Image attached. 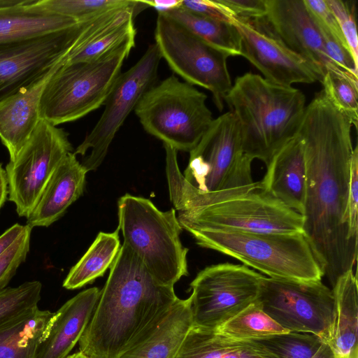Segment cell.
I'll return each instance as SVG.
<instances>
[{
  "label": "cell",
  "mask_w": 358,
  "mask_h": 358,
  "mask_svg": "<svg viewBox=\"0 0 358 358\" xmlns=\"http://www.w3.org/2000/svg\"><path fill=\"white\" fill-rule=\"evenodd\" d=\"M232 24L241 37V56L265 79L283 86L321 82L315 68L278 37L266 17L249 21L234 18Z\"/></svg>",
  "instance_id": "2e32d148"
},
{
  "label": "cell",
  "mask_w": 358,
  "mask_h": 358,
  "mask_svg": "<svg viewBox=\"0 0 358 358\" xmlns=\"http://www.w3.org/2000/svg\"><path fill=\"white\" fill-rule=\"evenodd\" d=\"M129 0H40V3L56 13L78 22L89 20L110 9L127 3Z\"/></svg>",
  "instance_id": "d6a6232c"
},
{
  "label": "cell",
  "mask_w": 358,
  "mask_h": 358,
  "mask_svg": "<svg viewBox=\"0 0 358 358\" xmlns=\"http://www.w3.org/2000/svg\"><path fill=\"white\" fill-rule=\"evenodd\" d=\"M227 7L234 18L255 20L266 17V0H219Z\"/></svg>",
  "instance_id": "f35d334b"
},
{
  "label": "cell",
  "mask_w": 358,
  "mask_h": 358,
  "mask_svg": "<svg viewBox=\"0 0 358 358\" xmlns=\"http://www.w3.org/2000/svg\"><path fill=\"white\" fill-rule=\"evenodd\" d=\"M358 149L354 148L350 168L348 219L350 236L358 240Z\"/></svg>",
  "instance_id": "8d00e7d4"
},
{
  "label": "cell",
  "mask_w": 358,
  "mask_h": 358,
  "mask_svg": "<svg viewBox=\"0 0 358 358\" xmlns=\"http://www.w3.org/2000/svg\"><path fill=\"white\" fill-rule=\"evenodd\" d=\"M315 358H335L331 348L328 345L317 357Z\"/></svg>",
  "instance_id": "ee69618b"
},
{
  "label": "cell",
  "mask_w": 358,
  "mask_h": 358,
  "mask_svg": "<svg viewBox=\"0 0 358 358\" xmlns=\"http://www.w3.org/2000/svg\"><path fill=\"white\" fill-rule=\"evenodd\" d=\"M124 244L78 344L90 358H119L178 300Z\"/></svg>",
  "instance_id": "7a4b0ae2"
},
{
  "label": "cell",
  "mask_w": 358,
  "mask_h": 358,
  "mask_svg": "<svg viewBox=\"0 0 358 358\" xmlns=\"http://www.w3.org/2000/svg\"><path fill=\"white\" fill-rule=\"evenodd\" d=\"M161 59L156 44H151L140 59L117 78L103 103V113L73 152L85 155L90 151L82 163L87 172L101 165L124 120L143 94L154 85Z\"/></svg>",
  "instance_id": "4fadbf2b"
},
{
  "label": "cell",
  "mask_w": 358,
  "mask_h": 358,
  "mask_svg": "<svg viewBox=\"0 0 358 358\" xmlns=\"http://www.w3.org/2000/svg\"><path fill=\"white\" fill-rule=\"evenodd\" d=\"M332 291L335 311L329 346L335 358H358V289L353 270L340 276Z\"/></svg>",
  "instance_id": "cb8c5ba5"
},
{
  "label": "cell",
  "mask_w": 358,
  "mask_h": 358,
  "mask_svg": "<svg viewBox=\"0 0 358 358\" xmlns=\"http://www.w3.org/2000/svg\"><path fill=\"white\" fill-rule=\"evenodd\" d=\"M41 289V283L34 280L0 289V327L38 308Z\"/></svg>",
  "instance_id": "1f68e13d"
},
{
  "label": "cell",
  "mask_w": 358,
  "mask_h": 358,
  "mask_svg": "<svg viewBox=\"0 0 358 358\" xmlns=\"http://www.w3.org/2000/svg\"><path fill=\"white\" fill-rule=\"evenodd\" d=\"M134 45L135 38H130L95 59L62 62L42 90L41 119L57 126L80 119L103 105Z\"/></svg>",
  "instance_id": "8992f818"
},
{
  "label": "cell",
  "mask_w": 358,
  "mask_h": 358,
  "mask_svg": "<svg viewBox=\"0 0 358 358\" xmlns=\"http://www.w3.org/2000/svg\"><path fill=\"white\" fill-rule=\"evenodd\" d=\"M162 13L229 57L241 56V37L233 24L197 15L181 6Z\"/></svg>",
  "instance_id": "83f0119b"
},
{
  "label": "cell",
  "mask_w": 358,
  "mask_h": 358,
  "mask_svg": "<svg viewBox=\"0 0 358 358\" xmlns=\"http://www.w3.org/2000/svg\"><path fill=\"white\" fill-rule=\"evenodd\" d=\"M155 44L170 69L185 82L208 90L219 110L232 83L227 55L210 46L181 24L158 13Z\"/></svg>",
  "instance_id": "8fae6325"
},
{
  "label": "cell",
  "mask_w": 358,
  "mask_h": 358,
  "mask_svg": "<svg viewBox=\"0 0 358 358\" xmlns=\"http://www.w3.org/2000/svg\"><path fill=\"white\" fill-rule=\"evenodd\" d=\"M118 230L126 245L159 281L174 285L188 275L176 210H159L149 199L126 194L117 202Z\"/></svg>",
  "instance_id": "52a82bcc"
},
{
  "label": "cell",
  "mask_w": 358,
  "mask_h": 358,
  "mask_svg": "<svg viewBox=\"0 0 358 358\" xmlns=\"http://www.w3.org/2000/svg\"><path fill=\"white\" fill-rule=\"evenodd\" d=\"M175 358H277L255 341L235 340L192 327Z\"/></svg>",
  "instance_id": "484cf974"
},
{
  "label": "cell",
  "mask_w": 358,
  "mask_h": 358,
  "mask_svg": "<svg viewBox=\"0 0 358 358\" xmlns=\"http://www.w3.org/2000/svg\"><path fill=\"white\" fill-rule=\"evenodd\" d=\"M252 341L277 358H315L329 345L315 335L293 331Z\"/></svg>",
  "instance_id": "4dcf8cb0"
},
{
  "label": "cell",
  "mask_w": 358,
  "mask_h": 358,
  "mask_svg": "<svg viewBox=\"0 0 358 358\" xmlns=\"http://www.w3.org/2000/svg\"><path fill=\"white\" fill-rule=\"evenodd\" d=\"M73 150L68 134L41 119L30 138L6 167L9 201L20 217H28L52 173Z\"/></svg>",
  "instance_id": "5bb4252c"
},
{
  "label": "cell",
  "mask_w": 358,
  "mask_h": 358,
  "mask_svg": "<svg viewBox=\"0 0 358 358\" xmlns=\"http://www.w3.org/2000/svg\"><path fill=\"white\" fill-rule=\"evenodd\" d=\"M101 290L85 289L56 311L55 322L36 358H66L79 342L97 305Z\"/></svg>",
  "instance_id": "ffe728a7"
},
{
  "label": "cell",
  "mask_w": 358,
  "mask_h": 358,
  "mask_svg": "<svg viewBox=\"0 0 358 358\" xmlns=\"http://www.w3.org/2000/svg\"><path fill=\"white\" fill-rule=\"evenodd\" d=\"M56 312L36 308L0 327V358H36Z\"/></svg>",
  "instance_id": "d4e9b609"
},
{
  "label": "cell",
  "mask_w": 358,
  "mask_h": 358,
  "mask_svg": "<svg viewBox=\"0 0 358 358\" xmlns=\"http://www.w3.org/2000/svg\"><path fill=\"white\" fill-rule=\"evenodd\" d=\"M188 229H221L260 234L303 233V216L261 189L206 206L178 212Z\"/></svg>",
  "instance_id": "9c48e42d"
},
{
  "label": "cell",
  "mask_w": 358,
  "mask_h": 358,
  "mask_svg": "<svg viewBox=\"0 0 358 358\" xmlns=\"http://www.w3.org/2000/svg\"><path fill=\"white\" fill-rule=\"evenodd\" d=\"M40 0L0 9V43L35 38L71 27L80 22L45 8Z\"/></svg>",
  "instance_id": "603a6c76"
},
{
  "label": "cell",
  "mask_w": 358,
  "mask_h": 358,
  "mask_svg": "<svg viewBox=\"0 0 358 358\" xmlns=\"http://www.w3.org/2000/svg\"><path fill=\"white\" fill-rule=\"evenodd\" d=\"M150 7L155 8L158 13H164L180 6L181 0L178 1H144Z\"/></svg>",
  "instance_id": "60d3db41"
},
{
  "label": "cell",
  "mask_w": 358,
  "mask_h": 358,
  "mask_svg": "<svg viewBox=\"0 0 358 358\" xmlns=\"http://www.w3.org/2000/svg\"><path fill=\"white\" fill-rule=\"evenodd\" d=\"M25 225L15 224L0 236V257L19 238Z\"/></svg>",
  "instance_id": "ab89813d"
},
{
  "label": "cell",
  "mask_w": 358,
  "mask_h": 358,
  "mask_svg": "<svg viewBox=\"0 0 358 358\" xmlns=\"http://www.w3.org/2000/svg\"><path fill=\"white\" fill-rule=\"evenodd\" d=\"M323 91L332 104L357 128L358 76L339 68L333 63L326 67L321 80Z\"/></svg>",
  "instance_id": "f546056e"
},
{
  "label": "cell",
  "mask_w": 358,
  "mask_h": 358,
  "mask_svg": "<svg viewBox=\"0 0 358 358\" xmlns=\"http://www.w3.org/2000/svg\"><path fill=\"white\" fill-rule=\"evenodd\" d=\"M49 76L0 105V139L10 161L16 158L38 126L41 94Z\"/></svg>",
  "instance_id": "7402d4cb"
},
{
  "label": "cell",
  "mask_w": 358,
  "mask_h": 358,
  "mask_svg": "<svg viewBox=\"0 0 358 358\" xmlns=\"http://www.w3.org/2000/svg\"><path fill=\"white\" fill-rule=\"evenodd\" d=\"M66 358H90V357L79 350L78 352L73 353L72 355H69Z\"/></svg>",
  "instance_id": "f6af8a7d"
},
{
  "label": "cell",
  "mask_w": 358,
  "mask_h": 358,
  "mask_svg": "<svg viewBox=\"0 0 358 358\" xmlns=\"http://www.w3.org/2000/svg\"><path fill=\"white\" fill-rule=\"evenodd\" d=\"M336 17L352 59L358 66V38L355 6L341 0H325Z\"/></svg>",
  "instance_id": "836d02e7"
},
{
  "label": "cell",
  "mask_w": 358,
  "mask_h": 358,
  "mask_svg": "<svg viewBox=\"0 0 358 358\" xmlns=\"http://www.w3.org/2000/svg\"><path fill=\"white\" fill-rule=\"evenodd\" d=\"M252 159L242 152L238 122L229 111L213 119L189 152L184 171L196 189L189 197L193 208L217 203L259 189L252 176Z\"/></svg>",
  "instance_id": "277c9868"
},
{
  "label": "cell",
  "mask_w": 358,
  "mask_h": 358,
  "mask_svg": "<svg viewBox=\"0 0 358 358\" xmlns=\"http://www.w3.org/2000/svg\"><path fill=\"white\" fill-rule=\"evenodd\" d=\"M29 0H0V9L12 8L26 3Z\"/></svg>",
  "instance_id": "7bdbcfd3"
},
{
  "label": "cell",
  "mask_w": 358,
  "mask_h": 358,
  "mask_svg": "<svg viewBox=\"0 0 358 358\" xmlns=\"http://www.w3.org/2000/svg\"><path fill=\"white\" fill-rule=\"evenodd\" d=\"M266 20L273 31L323 78L327 57L316 22L303 0H266ZM334 64V63H333Z\"/></svg>",
  "instance_id": "e0dca14e"
},
{
  "label": "cell",
  "mask_w": 358,
  "mask_h": 358,
  "mask_svg": "<svg viewBox=\"0 0 358 358\" xmlns=\"http://www.w3.org/2000/svg\"><path fill=\"white\" fill-rule=\"evenodd\" d=\"M8 194V182L6 171L0 163V209L4 204Z\"/></svg>",
  "instance_id": "b9f144b4"
},
{
  "label": "cell",
  "mask_w": 358,
  "mask_h": 358,
  "mask_svg": "<svg viewBox=\"0 0 358 358\" xmlns=\"http://www.w3.org/2000/svg\"><path fill=\"white\" fill-rule=\"evenodd\" d=\"M352 127L322 90L306 107L297 134L306 171L303 234L332 287L357 259L348 219Z\"/></svg>",
  "instance_id": "6da1fadb"
},
{
  "label": "cell",
  "mask_w": 358,
  "mask_h": 358,
  "mask_svg": "<svg viewBox=\"0 0 358 358\" xmlns=\"http://www.w3.org/2000/svg\"><path fill=\"white\" fill-rule=\"evenodd\" d=\"M303 1L315 22L328 30L336 38L348 47L337 20L325 0H303Z\"/></svg>",
  "instance_id": "74e56055"
},
{
  "label": "cell",
  "mask_w": 358,
  "mask_h": 358,
  "mask_svg": "<svg viewBox=\"0 0 358 358\" xmlns=\"http://www.w3.org/2000/svg\"><path fill=\"white\" fill-rule=\"evenodd\" d=\"M206 99L205 93L173 74L149 88L134 110L148 134L189 152L213 120Z\"/></svg>",
  "instance_id": "ba28073f"
},
{
  "label": "cell",
  "mask_w": 358,
  "mask_h": 358,
  "mask_svg": "<svg viewBox=\"0 0 358 358\" xmlns=\"http://www.w3.org/2000/svg\"><path fill=\"white\" fill-rule=\"evenodd\" d=\"M224 102L238 122L243 153L266 165L297 135L306 107L300 90L252 73L236 78Z\"/></svg>",
  "instance_id": "3957f363"
},
{
  "label": "cell",
  "mask_w": 358,
  "mask_h": 358,
  "mask_svg": "<svg viewBox=\"0 0 358 358\" xmlns=\"http://www.w3.org/2000/svg\"><path fill=\"white\" fill-rule=\"evenodd\" d=\"M121 248L119 230L99 232L80 259L73 266L63 282L67 289L80 288L102 276L112 266Z\"/></svg>",
  "instance_id": "4316f807"
},
{
  "label": "cell",
  "mask_w": 358,
  "mask_h": 358,
  "mask_svg": "<svg viewBox=\"0 0 358 358\" xmlns=\"http://www.w3.org/2000/svg\"><path fill=\"white\" fill-rule=\"evenodd\" d=\"M203 248L234 257L269 278L321 280L322 270L303 233L260 234L221 229H188Z\"/></svg>",
  "instance_id": "5b68a950"
},
{
  "label": "cell",
  "mask_w": 358,
  "mask_h": 358,
  "mask_svg": "<svg viewBox=\"0 0 358 358\" xmlns=\"http://www.w3.org/2000/svg\"><path fill=\"white\" fill-rule=\"evenodd\" d=\"M180 6L197 15L231 24L234 19L219 0H181Z\"/></svg>",
  "instance_id": "d590c367"
},
{
  "label": "cell",
  "mask_w": 358,
  "mask_h": 358,
  "mask_svg": "<svg viewBox=\"0 0 358 358\" xmlns=\"http://www.w3.org/2000/svg\"><path fill=\"white\" fill-rule=\"evenodd\" d=\"M261 308L289 331L308 333L329 345L335 300L321 280L301 281L263 276L256 300Z\"/></svg>",
  "instance_id": "30bf717a"
},
{
  "label": "cell",
  "mask_w": 358,
  "mask_h": 358,
  "mask_svg": "<svg viewBox=\"0 0 358 358\" xmlns=\"http://www.w3.org/2000/svg\"><path fill=\"white\" fill-rule=\"evenodd\" d=\"M87 170L71 152L48 181L34 209L27 217L30 227H48L59 220L82 194Z\"/></svg>",
  "instance_id": "d6986e66"
},
{
  "label": "cell",
  "mask_w": 358,
  "mask_h": 358,
  "mask_svg": "<svg viewBox=\"0 0 358 358\" xmlns=\"http://www.w3.org/2000/svg\"><path fill=\"white\" fill-rule=\"evenodd\" d=\"M31 228L27 224L19 238L0 257V289L6 287L24 262L29 250Z\"/></svg>",
  "instance_id": "e575fe53"
},
{
  "label": "cell",
  "mask_w": 358,
  "mask_h": 358,
  "mask_svg": "<svg viewBox=\"0 0 358 358\" xmlns=\"http://www.w3.org/2000/svg\"><path fill=\"white\" fill-rule=\"evenodd\" d=\"M192 327L191 298H178L119 358H175Z\"/></svg>",
  "instance_id": "44dd1931"
},
{
  "label": "cell",
  "mask_w": 358,
  "mask_h": 358,
  "mask_svg": "<svg viewBox=\"0 0 358 358\" xmlns=\"http://www.w3.org/2000/svg\"><path fill=\"white\" fill-rule=\"evenodd\" d=\"M215 331L227 338L242 341L257 340L289 332L269 317L256 301Z\"/></svg>",
  "instance_id": "f1b7e54d"
},
{
  "label": "cell",
  "mask_w": 358,
  "mask_h": 358,
  "mask_svg": "<svg viewBox=\"0 0 358 358\" xmlns=\"http://www.w3.org/2000/svg\"><path fill=\"white\" fill-rule=\"evenodd\" d=\"M262 277L229 262L201 270L189 285L193 327L215 330L254 303Z\"/></svg>",
  "instance_id": "7c38bea8"
},
{
  "label": "cell",
  "mask_w": 358,
  "mask_h": 358,
  "mask_svg": "<svg viewBox=\"0 0 358 358\" xmlns=\"http://www.w3.org/2000/svg\"><path fill=\"white\" fill-rule=\"evenodd\" d=\"M259 182V189L268 193L301 215L303 213L306 171L301 139L297 134L271 157Z\"/></svg>",
  "instance_id": "ac0fdd59"
},
{
  "label": "cell",
  "mask_w": 358,
  "mask_h": 358,
  "mask_svg": "<svg viewBox=\"0 0 358 358\" xmlns=\"http://www.w3.org/2000/svg\"><path fill=\"white\" fill-rule=\"evenodd\" d=\"M85 22L35 38L0 43V105L48 77L75 45Z\"/></svg>",
  "instance_id": "9a60e30c"
}]
</instances>
